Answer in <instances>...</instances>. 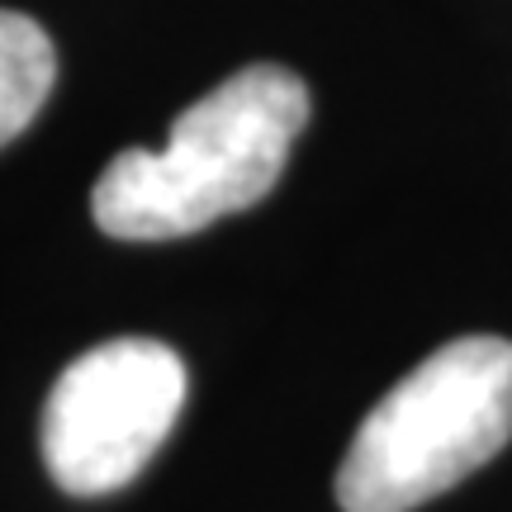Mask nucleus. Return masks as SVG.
Wrapping results in <instances>:
<instances>
[{
    "instance_id": "4",
    "label": "nucleus",
    "mask_w": 512,
    "mask_h": 512,
    "mask_svg": "<svg viewBox=\"0 0 512 512\" xmlns=\"http://www.w3.org/2000/svg\"><path fill=\"white\" fill-rule=\"evenodd\" d=\"M57 81L53 38L19 10H0V147L34 124Z\"/></svg>"
},
{
    "instance_id": "1",
    "label": "nucleus",
    "mask_w": 512,
    "mask_h": 512,
    "mask_svg": "<svg viewBox=\"0 0 512 512\" xmlns=\"http://www.w3.org/2000/svg\"><path fill=\"white\" fill-rule=\"evenodd\" d=\"M304 124L309 86L290 67H242L171 124L166 147H128L100 171L91 190L100 233L171 242L252 209L275 190Z\"/></svg>"
},
{
    "instance_id": "2",
    "label": "nucleus",
    "mask_w": 512,
    "mask_h": 512,
    "mask_svg": "<svg viewBox=\"0 0 512 512\" xmlns=\"http://www.w3.org/2000/svg\"><path fill=\"white\" fill-rule=\"evenodd\" d=\"M512 441V342L456 337L408 370L337 465L342 512H413Z\"/></svg>"
},
{
    "instance_id": "3",
    "label": "nucleus",
    "mask_w": 512,
    "mask_h": 512,
    "mask_svg": "<svg viewBox=\"0 0 512 512\" xmlns=\"http://www.w3.org/2000/svg\"><path fill=\"white\" fill-rule=\"evenodd\" d=\"M185 361L157 337H114L81 351L43 403L38 446L48 475L100 498L143 475L185 408Z\"/></svg>"
}]
</instances>
